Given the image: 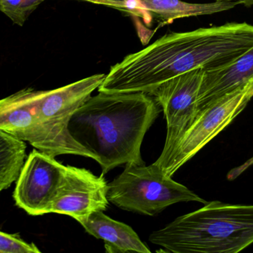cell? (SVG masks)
I'll return each instance as SVG.
<instances>
[{"label": "cell", "mask_w": 253, "mask_h": 253, "mask_svg": "<svg viewBox=\"0 0 253 253\" xmlns=\"http://www.w3.org/2000/svg\"><path fill=\"white\" fill-rule=\"evenodd\" d=\"M253 47V25L247 22L167 33L112 65L98 91L150 95L162 83L184 73L228 65Z\"/></svg>", "instance_id": "cell-1"}, {"label": "cell", "mask_w": 253, "mask_h": 253, "mask_svg": "<svg viewBox=\"0 0 253 253\" xmlns=\"http://www.w3.org/2000/svg\"><path fill=\"white\" fill-rule=\"evenodd\" d=\"M161 111L154 98L144 92H99L75 111L68 129L93 154L105 175L122 165L145 164L141 144Z\"/></svg>", "instance_id": "cell-2"}, {"label": "cell", "mask_w": 253, "mask_h": 253, "mask_svg": "<svg viewBox=\"0 0 253 253\" xmlns=\"http://www.w3.org/2000/svg\"><path fill=\"white\" fill-rule=\"evenodd\" d=\"M151 243L174 253H237L253 244V205L207 202L150 234Z\"/></svg>", "instance_id": "cell-3"}, {"label": "cell", "mask_w": 253, "mask_h": 253, "mask_svg": "<svg viewBox=\"0 0 253 253\" xmlns=\"http://www.w3.org/2000/svg\"><path fill=\"white\" fill-rule=\"evenodd\" d=\"M108 199L123 210L149 216L179 202H208L165 175L154 163L126 165L123 173L108 184Z\"/></svg>", "instance_id": "cell-4"}, {"label": "cell", "mask_w": 253, "mask_h": 253, "mask_svg": "<svg viewBox=\"0 0 253 253\" xmlns=\"http://www.w3.org/2000/svg\"><path fill=\"white\" fill-rule=\"evenodd\" d=\"M106 74H93L53 90L41 91L38 114L41 128L42 152L56 157L74 154L95 160L88 150L70 133L68 125L73 114L100 86Z\"/></svg>", "instance_id": "cell-5"}, {"label": "cell", "mask_w": 253, "mask_h": 253, "mask_svg": "<svg viewBox=\"0 0 253 253\" xmlns=\"http://www.w3.org/2000/svg\"><path fill=\"white\" fill-rule=\"evenodd\" d=\"M253 98V77L245 84L200 110L162 170L164 174L172 178L183 165L226 129Z\"/></svg>", "instance_id": "cell-6"}, {"label": "cell", "mask_w": 253, "mask_h": 253, "mask_svg": "<svg viewBox=\"0 0 253 253\" xmlns=\"http://www.w3.org/2000/svg\"><path fill=\"white\" fill-rule=\"evenodd\" d=\"M205 69L197 68L162 83L150 95L163 111L167 122L165 147L155 164L163 170L198 113L197 98Z\"/></svg>", "instance_id": "cell-7"}, {"label": "cell", "mask_w": 253, "mask_h": 253, "mask_svg": "<svg viewBox=\"0 0 253 253\" xmlns=\"http://www.w3.org/2000/svg\"><path fill=\"white\" fill-rule=\"evenodd\" d=\"M65 167L54 157L33 150L16 181L13 197L16 206L34 216L48 213Z\"/></svg>", "instance_id": "cell-8"}, {"label": "cell", "mask_w": 253, "mask_h": 253, "mask_svg": "<svg viewBox=\"0 0 253 253\" xmlns=\"http://www.w3.org/2000/svg\"><path fill=\"white\" fill-rule=\"evenodd\" d=\"M108 190L104 175L98 177L87 169L66 166L48 213L68 215L79 221L107 209Z\"/></svg>", "instance_id": "cell-9"}, {"label": "cell", "mask_w": 253, "mask_h": 253, "mask_svg": "<svg viewBox=\"0 0 253 253\" xmlns=\"http://www.w3.org/2000/svg\"><path fill=\"white\" fill-rule=\"evenodd\" d=\"M40 95L41 91L27 88L0 100V130L29 143L41 152L42 138L38 114Z\"/></svg>", "instance_id": "cell-10"}, {"label": "cell", "mask_w": 253, "mask_h": 253, "mask_svg": "<svg viewBox=\"0 0 253 253\" xmlns=\"http://www.w3.org/2000/svg\"><path fill=\"white\" fill-rule=\"evenodd\" d=\"M253 77V47L228 65L205 70L197 98L198 112Z\"/></svg>", "instance_id": "cell-11"}, {"label": "cell", "mask_w": 253, "mask_h": 253, "mask_svg": "<svg viewBox=\"0 0 253 253\" xmlns=\"http://www.w3.org/2000/svg\"><path fill=\"white\" fill-rule=\"evenodd\" d=\"M78 222L87 233L103 240L107 253L151 252L129 226L112 219L103 211L93 212Z\"/></svg>", "instance_id": "cell-12"}, {"label": "cell", "mask_w": 253, "mask_h": 253, "mask_svg": "<svg viewBox=\"0 0 253 253\" xmlns=\"http://www.w3.org/2000/svg\"><path fill=\"white\" fill-rule=\"evenodd\" d=\"M139 11L146 24L155 18L161 26L174 20L190 16L215 14L227 11L241 4L239 1H216L211 3H190L181 0H141Z\"/></svg>", "instance_id": "cell-13"}, {"label": "cell", "mask_w": 253, "mask_h": 253, "mask_svg": "<svg viewBox=\"0 0 253 253\" xmlns=\"http://www.w3.org/2000/svg\"><path fill=\"white\" fill-rule=\"evenodd\" d=\"M26 144L0 130V194L16 182L25 161Z\"/></svg>", "instance_id": "cell-14"}, {"label": "cell", "mask_w": 253, "mask_h": 253, "mask_svg": "<svg viewBox=\"0 0 253 253\" xmlns=\"http://www.w3.org/2000/svg\"><path fill=\"white\" fill-rule=\"evenodd\" d=\"M44 0H0V11L16 25L22 26L30 15Z\"/></svg>", "instance_id": "cell-15"}, {"label": "cell", "mask_w": 253, "mask_h": 253, "mask_svg": "<svg viewBox=\"0 0 253 253\" xmlns=\"http://www.w3.org/2000/svg\"><path fill=\"white\" fill-rule=\"evenodd\" d=\"M33 243H27L19 236L0 231V253H40Z\"/></svg>", "instance_id": "cell-16"}, {"label": "cell", "mask_w": 253, "mask_h": 253, "mask_svg": "<svg viewBox=\"0 0 253 253\" xmlns=\"http://www.w3.org/2000/svg\"><path fill=\"white\" fill-rule=\"evenodd\" d=\"M80 1L102 4V5L108 6V7L118 9L123 11L126 0H80Z\"/></svg>", "instance_id": "cell-17"}, {"label": "cell", "mask_w": 253, "mask_h": 253, "mask_svg": "<svg viewBox=\"0 0 253 253\" xmlns=\"http://www.w3.org/2000/svg\"><path fill=\"white\" fill-rule=\"evenodd\" d=\"M253 165V157L249 159L248 161L245 162L244 164L231 169V170L228 172V174H227V179H228L229 181H233V180L236 179L238 177L240 176L243 172H245L248 168L251 167Z\"/></svg>", "instance_id": "cell-18"}, {"label": "cell", "mask_w": 253, "mask_h": 253, "mask_svg": "<svg viewBox=\"0 0 253 253\" xmlns=\"http://www.w3.org/2000/svg\"><path fill=\"white\" fill-rule=\"evenodd\" d=\"M216 1H239L240 4H244V5L248 7H251L253 6V0H216Z\"/></svg>", "instance_id": "cell-19"}]
</instances>
